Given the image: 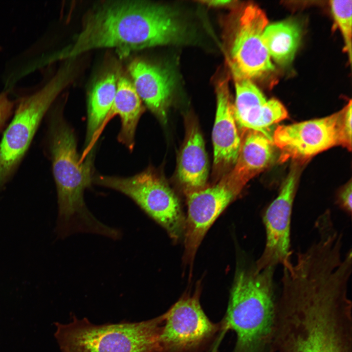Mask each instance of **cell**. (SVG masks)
<instances>
[{
    "label": "cell",
    "mask_w": 352,
    "mask_h": 352,
    "mask_svg": "<svg viewBox=\"0 0 352 352\" xmlns=\"http://www.w3.org/2000/svg\"><path fill=\"white\" fill-rule=\"evenodd\" d=\"M352 272L320 257L283 268L273 352H352Z\"/></svg>",
    "instance_id": "6da1fadb"
},
{
    "label": "cell",
    "mask_w": 352,
    "mask_h": 352,
    "mask_svg": "<svg viewBox=\"0 0 352 352\" xmlns=\"http://www.w3.org/2000/svg\"><path fill=\"white\" fill-rule=\"evenodd\" d=\"M185 34L176 13L166 5L144 0L107 1L87 14L81 30L59 58L72 60L103 48H114L125 56L133 51L179 43Z\"/></svg>",
    "instance_id": "7a4b0ae2"
},
{
    "label": "cell",
    "mask_w": 352,
    "mask_h": 352,
    "mask_svg": "<svg viewBox=\"0 0 352 352\" xmlns=\"http://www.w3.org/2000/svg\"><path fill=\"white\" fill-rule=\"evenodd\" d=\"M48 143L57 191L58 236L64 238L81 232L111 237L113 229L95 218L84 201V191L93 177L92 153L81 160L74 132L58 112L50 119Z\"/></svg>",
    "instance_id": "3957f363"
},
{
    "label": "cell",
    "mask_w": 352,
    "mask_h": 352,
    "mask_svg": "<svg viewBox=\"0 0 352 352\" xmlns=\"http://www.w3.org/2000/svg\"><path fill=\"white\" fill-rule=\"evenodd\" d=\"M275 268L254 266L235 273L223 325L234 331L232 352H273L276 319Z\"/></svg>",
    "instance_id": "277c9868"
},
{
    "label": "cell",
    "mask_w": 352,
    "mask_h": 352,
    "mask_svg": "<svg viewBox=\"0 0 352 352\" xmlns=\"http://www.w3.org/2000/svg\"><path fill=\"white\" fill-rule=\"evenodd\" d=\"M164 317L95 325L74 316L69 323H55V337L62 352H161Z\"/></svg>",
    "instance_id": "5b68a950"
},
{
    "label": "cell",
    "mask_w": 352,
    "mask_h": 352,
    "mask_svg": "<svg viewBox=\"0 0 352 352\" xmlns=\"http://www.w3.org/2000/svg\"><path fill=\"white\" fill-rule=\"evenodd\" d=\"M44 86L19 101L0 142V189L15 172L47 110L73 77L66 62Z\"/></svg>",
    "instance_id": "8992f818"
},
{
    "label": "cell",
    "mask_w": 352,
    "mask_h": 352,
    "mask_svg": "<svg viewBox=\"0 0 352 352\" xmlns=\"http://www.w3.org/2000/svg\"><path fill=\"white\" fill-rule=\"evenodd\" d=\"M92 182L120 192L132 199L177 241L184 234L185 219L176 196L161 176L149 168L132 176H96Z\"/></svg>",
    "instance_id": "52a82bcc"
},
{
    "label": "cell",
    "mask_w": 352,
    "mask_h": 352,
    "mask_svg": "<svg viewBox=\"0 0 352 352\" xmlns=\"http://www.w3.org/2000/svg\"><path fill=\"white\" fill-rule=\"evenodd\" d=\"M199 283L164 313L160 336L161 352H203L214 340L223 323L210 320L200 303Z\"/></svg>",
    "instance_id": "ba28073f"
},
{
    "label": "cell",
    "mask_w": 352,
    "mask_h": 352,
    "mask_svg": "<svg viewBox=\"0 0 352 352\" xmlns=\"http://www.w3.org/2000/svg\"><path fill=\"white\" fill-rule=\"evenodd\" d=\"M268 25L265 13L249 4L232 26L228 45V60L235 79L262 77L274 70L263 35Z\"/></svg>",
    "instance_id": "9c48e42d"
},
{
    "label": "cell",
    "mask_w": 352,
    "mask_h": 352,
    "mask_svg": "<svg viewBox=\"0 0 352 352\" xmlns=\"http://www.w3.org/2000/svg\"><path fill=\"white\" fill-rule=\"evenodd\" d=\"M345 107L327 117L279 126L272 140L279 149V160L305 161L337 145L342 146V124Z\"/></svg>",
    "instance_id": "30bf717a"
},
{
    "label": "cell",
    "mask_w": 352,
    "mask_h": 352,
    "mask_svg": "<svg viewBox=\"0 0 352 352\" xmlns=\"http://www.w3.org/2000/svg\"><path fill=\"white\" fill-rule=\"evenodd\" d=\"M300 174L299 167L293 166L277 197L263 215L265 241L262 253L255 264L257 270L276 268L291 258V220Z\"/></svg>",
    "instance_id": "8fae6325"
},
{
    "label": "cell",
    "mask_w": 352,
    "mask_h": 352,
    "mask_svg": "<svg viewBox=\"0 0 352 352\" xmlns=\"http://www.w3.org/2000/svg\"><path fill=\"white\" fill-rule=\"evenodd\" d=\"M183 262L190 267V274L197 250L206 232L226 207L237 197L225 185L217 184L186 195Z\"/></svg>",
    "instance_id": "7c38bea8"
},
{
    "label": "cell",
    "mask_w": 352,
    "mask_h": 352,
    "mask_svg": "<svg viewBox=\"0 0 352 352\" xmlns=\"http://www.w3.org/2000/svg\"><path fill=\"white\" fill-rule=\"evenodd\" d=\"M217 109L212 131L214 159L212 176L218 182L234 167L241 144L227 78L216 86Z\"/></svg>",
    "instance_id": "4fadbf2b"
},
{
    "label": "cell",
    "mask_w": 352,
    "mask_h": 352,
    "mask_svg": "<svg viewBox=\"0 0 352 352\" xmlns=\"http://www.w3.org/2000/svg\"><path fill=\"white\" fill-rule=\"evenodd\" d=\"M236 99L233 105L238 126L254 130L272 138L270 126L288 117L284 106L278 100H267L262 92L248 79H235Z\"/></svg>",
    "instance_id": "5bb4252c"
},
{
    "label": "cell",
    "mask_w": 352,
    "mask_h": 352,
    "mask_svg": "<svg viewBox=\"0 0 352 352\" xmlns=\"http://www.w3.org/2000/svg\"><path fill=\"white\" fill-rule=\"evenodd\" d=\"M241 136L237 161L232 169L219 181L237 197L250 179L270 165L274 158L272 138L251 130H243Z\"/></svg>",
    "instance_id": "9a60e30c"
},
{
    "label": "cell",
    "mask_w": 352,
    "mask_h": 352,
    "mask_svg": "<svg viewBox=\"0 0 352 352\" xmlns=\"http://www.w3.org/2000/svg\"><path fill=\"white\" fill-rule=\"evenodd\" d=\"M128 70L141 101L165 123L175 87L172 73L163 66L140 59L132 60Z\"/></svg>",
    "instance_id": "2e32d148"
},
{
    "label": "cell",
    "mask_w": 352,
    "mask_h": 352,
    "mask_svg": "<svg viewBox=\"0 0 352 352\" xmlns=\"http://www.w3.org/2000/svg\"><path fill=\"white\" fill-rule=\"evenodd\" d=\"M208 161L204 141L197 121L187 118L186 133L179 153L176 175L185 195L206 186Z\"/></svg>",
    "instance_id": "e0dca14e"
},
{
    "label": "cell",
    "mask_w": 352,
    "mask_h": 352,
    "mask_svg": "<svg viewBox=\"0 0 352 352\" xmlns=\"http://www.w3.org/2000/svg\"><path fill=\"white\" fill-rule=\"evenodd\" d=\"M144 110L142 101L132 80L126 76L119 75L113 102L102 125L101 132L112 118L118 115L121 127L118 140L132 151L134 147L137 125Z\"/></svg>",
    "instance_id": "ac0fdd59"
},
{
    "label": "cell",
    "mask_w": 352,
    "mask_h": 352,
    "mask_svg": "<svg viewBox=\"0 0 352 352\" xmlns=\"http://www.w3.org/2000/svg\"><path fill=\"white\" fill-rule=\"evenodd\" d=\"M119 75L109 71L94 83L88 100V123L86 148L81 158L84 159L91 151L101 133V128L112 105Z\"/></svg>",
    "instance_id": "d6986e66"
},
{
    "label": "cell",
    "mask_w": 352,
    "mask_h": 352,
    "mask_svg": "<svg viewBox=\"0 0 352 352\" xmlns=\"http://www.w3.org/2000/svg\"><path fill=\"white\" fill-rule=\"evenodd\" d=\"M301 37V28L292 20L267 25L263 35L264 44L270 58L282 66L289 64L293 60L300 44Z\"/></svg>",
    "instance_id": "ffe728a7"
},
{
    "label": "cell",
    "mask_w": 352,
    "mask_h": 352,
    "mask_svg": "<svg viewBox=\"0 0 352 352\" xmlns=\"http://www.w3.org/2000/svg\"><path fill=\"white\" fill-rule=\"evenodd\" d=\"M330 5L334 20L340 29L345 43V49L350 62L352 60V0H331Z\"/></svg>",
    "instance_id": "44dd1931"
},
{
    "label": "cell",
    "mask_w": 352,
    "mask_h": 352,
    "mask_svg": "<svg viewBox=\"0 0 352 352\" xmlns=\"http://www.w3.org/2000/svg\"><path fill=\"white\" fill-rule=\"evenodd\" d=\"M352 101L345 106L342 124V146L351 151L352 149Z\"/></svg>",
    "instance_id": "7402d4cb"
},
{
    "label": "cell",
    "mask_w": 352,
    "mask_h": 352,
    "mask_svg": "<svg viewBox=\"0 0 352 352\" xmlns=\"http://www.w3.org/2000/svg\"><path fill=\"white\" fill-rule=\"evenodd\" d=\"M352 184L350 180L342 188L337 195L336 202L339 207L351 216L352 211Z\"/></svg>",
    "instance_id": "603a6c76"
},
{
    "label": "cell",
    "mask_w": 352,
    "mask_h": 352,
    "mask_svg": "<svg viewBox=\"0 0 352 352\" xmlns=\"http://www.w3.org/2000/svg\"><path fill=\"white\" fill-rule=\"evenodd\" d=\"M14 103L6 92L0 94V131L5 126L14 112Z\"/></svg>",
    "instance_id": "cb8c5ba5"
},
{
    "label": "cell",
    "mask_w": 352,
    "mask_h": 352,
    "mask_svg": "<svg viewBox=\"0 0 352 352\" xmlns=\"http://www.w3.org/2000/svg\"><path fill=\"white\" fill-rule=\"evenodd\" d=\"M201 2L209 6L217 7L231 6L235 2L234 1L228 0H202Z\"/></svg>",
    "instance_id": "d4e9b609"
}]
</instances>
